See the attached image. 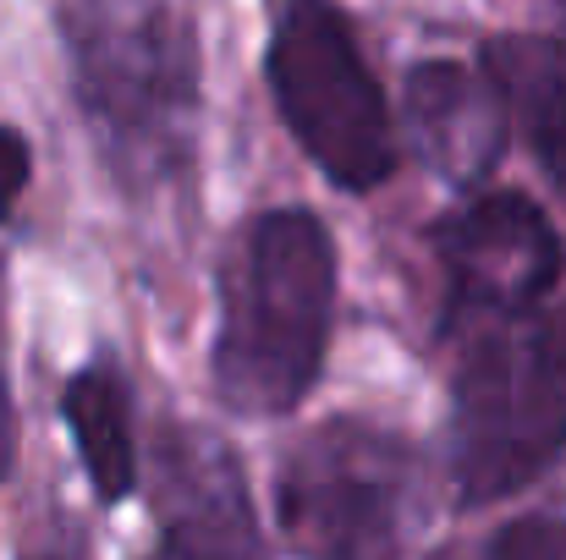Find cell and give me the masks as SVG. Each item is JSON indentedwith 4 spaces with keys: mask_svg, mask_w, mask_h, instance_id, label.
Wrapping results in <instances>:
<instances>
[{
    "mask_svg": "<svg viewBox=\"0 0 566 560\" xmlns=\"http://www.w3.org/2000/svg\"><path fill=\"white\" fill-rule=\"evenodd\" d=\"M407 138L418 160L451 187H473L506 144V105L484 72L457 61H418L407 72Z\"/></svg>",
    "mask_w": 566,
    "mask_h": 560,
    "instance_id": "ba28073f",
    "label": "cell"
},
{
    "mask_svg": "<svg viewBox=\"0 0 566 560\" xmlns=\"http://www.w3.org/2000/svg\"><path fill=\"white\" fill-rule=\"evenodd\" d=\"M556 319H562V330H566V308H562V314H556Z\"/></svg>",
    "mask_w": 566,
    "mask_h": 560,
    "instance_id": "9a60e30c",
    "label": "cell"
},
{
    "mask_svg": "<svg viewBox=\"0 0 566 560\" xmlns=\"http://www.w3.org/2000/svg\"><path fill=\"white\" fill-rule=\"evenodd\" d=\"M33 177V155H28V138L17 127H0V220L17 209V198L28 192Z\"/></svg>",
    "mask_w": 566,
    "mask_h": 560,
    "instance_id": "7c38bea8",
    "label": "cell"
},
{
    "mask_svg": "<svg viewBox=\"0 0 566 560\" xmlns=\"http://www.w3.org/2000/svg\"><path fill=\"white\" fill-rule=\"evenodd\" d=\"M155 517V550L144 560H270L242 462L209 429H166Z\"/></svg>",
    "mask_w": 566,
    "mask_h": 560,
    "instance_id": "52a82bcc",
    "label": "cell"
},
{
    "mask_svg": "<svg viewBox=\"0 0 566 560\" xmlns=\"http://www.w3.org/2000/svg\"><path fill=\"white\" fill-rule=\"evenodd\" d=\"M72 77L111 171L155 187L188 166L198 61L171 0H66Z\"/></svg>",
    "mask_w": 566,
    "mask_h": 560,
    "instance_id": "7a4b0ae2",
    "label": "cell"
},
{
    "mask_svg": "<svg viewBox=\"0 0 566 560\" xmlns=\"http://www.w3.org/2000/svg\"><path fill=\"white\" fill-rule=\"evenodd\" d=\"M412 451L369 418L308 429L275 473V528L303 560H401Z\"/></svg>",
    "mask_w": 566,
    "mask_h": 560,
    "instance_id": "5b68a950",
    "label": "cell"
},
{
    "mask_svg": "<svg viewBox=\"0 0 566 560\" xmlns=\"http://www.w3.org/2000/svg\"><path fill=\"white\" fill-rule=\"evenodd\" d=\"M264 77L286 133L331 182L347 192H375L390 182V105L336 0H275Z\"/></svg>",
    "mask_w": 566,
    "mask_h": 560,
    "instance_id": "277c9868",
    "label": "cell"
},
{
    "mask_svg": "<svg viewBox=\"0 0 566 560\" xmlns=\"http://www.w3.org/2000/svg\"><path fill=\"white\" fill-rule=\"evenodd\" d=\"M484 77L534 149L545 182L566 198V55L551 39H495L484 44Z\"/></svg>",
    "mask_w": 566,
    "mask_h": 560,
    "instance_id": "30bf717a",
    "label": "cell"
},
{
    "mask_svg": "<svg viewBox=\"0 0 566 560\" xmlns=\"http://www.w3.org/2000/svg\"><path fill=\"white\" fill-rule=\"evenodd\" d=\"M336 319V236L303 209H264L220 270L214 395L242 418L292 412L325 369Z\"/></svg>",
    "mask_w": 566,
    "mask_h": 560,
    "instance_id": "6da1fadb",
    "label": "cell"
},
{
    "mask_svg": "<svg viewBox=\"0 0 566 560\" xmlns=\"http://www.w3.org/2000/svg\"><path fill=\"white\" fill-rule=\"evenodd\" d=\"M17 467V406H11V363H6V264H0V484Z\"/></svg>",
    "mask_w": 566,
    "mask_h": 560,
    "instance_id": "4fadbf2b",
    "label": "cell"
},
{
    "mask_svg": "<svg viewBox=\"0 0 566 560\" xmlns=\"http://www.w3.org/2000/svg\"><path fill=\"white\" fill-rule=\"evenodd\" d=\"M17 560H88V539H83V528H72L66 517H44V528L22 545V556Z\"/></svg>",
    "mask_w": 566,
    "mask_h": 560,
    "instance_id": "5bb4252c",
    "label": "cell"
},
{
    "mask_svg": "<svg viewBox=\"0 0 566 560\" xmlns=\"http://www.w3.org/2000/svg\"><path fill=\"white\" fill-rule=\"evenodd\" d=\"M566 462V330L517 319L462 347L451 379L446 467L462 506H490Z\"/></svg>",
    "mask_w": 566,
    "mask_h": 560,
    "instance_id": "3957f363",
    "label": "cell"
},
{
    "mask_svg": "<svg viewBox=\"0 0 566 560\" xmlns=\"http://www.w3.org/2000/svg\"><path fill=\"white\" fill-rule=\"evenodd\" d=\"M562 6H566V0H562Z\"/></svg>",
    "mask_w": 566,
    "mask_h": 560,
    "instance_id": "2e32d148",
    "label": "cell"
},
{
    "mask_svg": "<svg viewBox=\"0 0 566 560\" xmlns=\"http://www.w3.org/2000/svg\"><path fill=\"white\" fill-rule=\"evenodd\" d=\"M61 418L72 429L77 462L105 506H122L138 489V434H133V384L111 358H94L66 379Z\"/></svg>",
    "mask_w": 566,
    "mask_h": 560,
    "instance_id": "9c48e42d",
    "label": "cell"
},
{
    "mask_svg": "<svg viewBox=\"0 0 566 560\" xmlns=\"http://www.w3.org/2000/svg\"><path fill=\"white\" fill-rule=\"evenodd\" d=\"M434 253L446 275L440 330L457 341L539 314L566 270L562 231L523 192H479L468 209L446 214L434 225Z\"/></svg>",
    "mask_w": 566,
    "mask_h": 560,
    "instance_id": "8992f818",
    "label": "cell"
},
{
    "mask_svg": "<svg viewBox=\"0 0 566 560\" xmlns=\"http://www.w3.org/2000/svg\"><path fill=\"white\" fill-rule=\"evenodd\" d=\"M473 560H566V517H517L506 522Z\"/></svg>",
    "mask_w": 566,
    "mask_h": 560,
    "instance_id": "8fae6325",
    "label": "cell"
}]
</instances>
